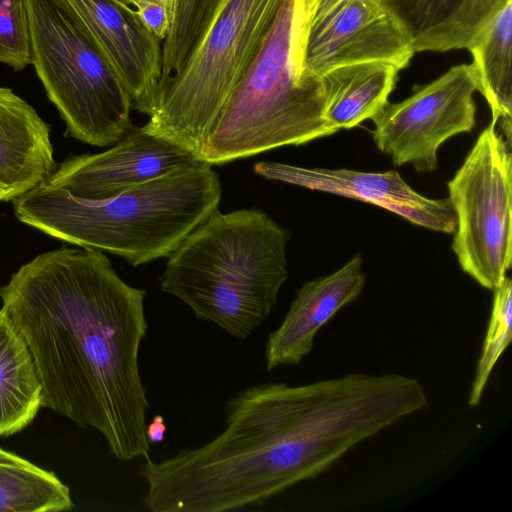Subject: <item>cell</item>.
I'll list each match as a JSON object with an SVG mask.
<instances>
[{
	"label": "cell",
	"mask_w": 512,
	"mask_h": 512,
	"mask_svg": "<svg viewBox=\"0 0 512 512\" xmlns=\"http://www.w3.org/2000/svg\"><path fill=\"white\" fill-rule=\"evenodd\" d=\"M392 373H353L290 386L265 382L230 398L206 444L139 468L152 512H225L263 504L314 479L359 443L403 420Z\"/></svg>",
	"instance_id": "1"
},
{
	"label": "cell",
	"mask_w": 512,
	"mask_h": 512,
	"mask_svg": "<svg viewBox=\"0 0 512 512\" xmlns=\"http://www.w3.org/2000/svg\"><path fill=\"white\" fill-rule=\"evenodd\" d=\"M145 296L92 248L42 253L0 288V310L39 373L42 407L95 429L121 461L150 450L139 368Z\"/></svg>",
	"instance_id": "2"
},
{
	"label": "cell",
	"mask_w": 512,
	"mask_h": 512,
	"mask_svg": "<svg viewBox=\"0 0 512 512\" xmlns=\"http://www.w3.org/2000/svg\"><path fill=\"white\" fill-rule=\"evenodd\" d=\"M211 165L199 161L104 199L44 182L13 200L16 218L53 237L105 251L132 266L168 257L221 200Z\"/></svg>",
	"instance_id": "3"
},
{
	"label": "cell",
	"mask_w": 512,
	"mask_h": 512,
	"mask_svg": "<svg viewBox=\"0 0 512 512\" xmlns=\"http://www.w3.org/2000/svg\"><path fill=\"white\" fill-rule=\"evenodd\" d=\"M286 229L259 209L215 210L168 256L162 291L244 339L269 316L288 278Z\"/></svg>",
	"instance_id": "4"
},
{
	"label": "cell",
	"mask_w": 512,
	"mask_h": 512,
	"mask_svg": "<svg viewBox=\"0 0 512 512\" xmlns=\"http://www.w3.org/2000/svg\"><path fill=\"white\" fill-rule=\"evenodd\" d=\"M312 0H284L264 43L215 120L200 160L221 165L336 132L325 118L321 77L301 67Z\"/></svg>",
	"instance_id": "5"
},
{
	"label": "cell",
	"mask_w": 512,
	"mask_h": 512,
	"mask_svg": "<svg viewBox=\"0 0 512 512\" xmlns=\"http://www.w3.org/2000/svg\"><path fill=\"white\" fill-rule=\"evenodd\" d=\"M284 0H224L184 65L159 82L146 130L202 149L222 108L259 53Z\"/></svg>",
	"instance_id": "6"
},
{
	"label": "cell",
	"mask_w": 512,
	"mask_h": 512,
	"mask_svg": "<svg viewBox=\"0 0 512 512\" xmlns=\"http://www.w3.org/2000/svg\"><path fill=\"white\" fill-rule=\"evenodd\" d=\"M32 64L66 135L105 147L131 128L132 98L76 14L61 0H27Z\"/></svg>",
	"instance_id": "7"
},
{
	"label": "cell",
	"mask_w": 512,
	"mask_h": 512,
	"mask_svg": "<svg viewBox=\"0 0 512 512\" xmlns=\"http://www.w3.org/2000/svg\"><path fill=\"white\" fill-rule=\"evenodd\" d=\"M511 188V144L491 122L448 182L457 222L452 249L486 289L499 286L511 268Z\"/></svg>",
	"instance_id": "8"
},
{
	"label": "cell",
	"mask_w": 512,
	"mask_h": 512,
	"mask_svg": "<svg viewBox=\"0 0 512 512\" xmlns=\"http://www.w3.org/2000/svg\"><path fill=\"white\" fill-rule=\"evenodd\" d=\"M475 91L478 81L473 64H461L417 87L407 99L387 102L371 118L378 149L396 166L410 164L418 172L434 171L439 147L474 128Z\"/></svg>",
	"instance_id": "9"
},
{
	"label": "cell",
	"mask_w": 512,
	"mask_h": 512,
	"mask_svg": "<svg viewBox=\"0 0 512 512\" xmlns=\"http://www.w3.org/2000/svg\"><path fill=\"white\" fill-rule=\"evenodd\" d=\"M394 18L376 0H312L301 43V67L321 77L354 63L382 61L399 70L414 55Z\"/></svg>",
	"instance_id": "10"
},
{
	"label": "cell",
	"mask_w": 512,
	"mask_h": 512,
	"mask_svg": "<svg viewBox=\"0 0 512 512\" xmlns=\"http://www.w3.org/2000/svg\"><path fill=\"white\" fill-rule=\"evenodd\" d=\"M199 161L177 143L131 126L108 150L66 159L46 182L78 197L104 199Z\"/></svg>",
	"instance_id": "11"
},
{
	"label": "cell",
	"mask_w": 512,
	"mask_h": 512,
	"mask_svg": "<svg viewBox=\"0 0 512 512\" xmlns=\"http://www.w3.org/2000/svg\"><path fill=\"white\" fill-rule=\"evenodd\" d=\"M253 170L269 180L379 206L433 231L452 234L456 230V215L448 197L431 199L423 196L394 170L379 173L345 168H305L273 161L257 162Z\"/></svg>",
	"instance_id": "12"
},
{
	"label": "cell",
	"mask_w": 512,
	"mask_h": 512,
	"mask_svg": "<svg viewBox=\"0 0 512 512\" xmlns=\"http://www.w3.org/2000/svg\"><path fill=\"white\" fill-rule=\"evenodd\" d=\"M81 20L124 83L132 107L147 114L162 73L161 41L122 0H61Z\"/></svg>",
	"instance_id": "13"
},
{
	"label": "cell",
	"mask_w": 512,
	"mask_h": 512,
	"mask_svg": "<svg viewBox=\"0 0 512 512\" xmlns=\"http://www.w3.org/2000/svg\"><path fill=\"white\" fill-rule=\"evenodd\" d=\"M362 256L354 255L337 271L305 282L297 291L282 323L265 346L268 371L297 365L311 351L317 332L365 286Z\"/></svg>",
	"instance_id": "14"
},
{
	"label": "cell",
	"mask_w": 512,
	"mask_h": 512,
	"mask_svg": "<svg viewBox=\"0 0 512 512\" xmlns=\"http://www.w3.org/2000/svg\"><path fill=\"white\" fill-rule=\"evenodd\" d=\"M56 169L50 127L10 88L0 87V201H13Z\"/></svg>",
	"instance_id": "15"
},
{
	"label": "cell",
	"mask_w": 512,
	"mask_h": 512,
	"mask_svg": "<svg viewBox=\"0 0 512 512\" xmlns=\"http://www.w3.org/2000/svg\"><path fill=\"white\" fill-rule=\"evenodd\" d=\"M397 22L414 52L469 49L512 0H376Z\"/></svg>",
	"instance_id": "16"
},
{
	"label": "cell",
	"mask_w": 512,
	"mask_h": 512,
	"mask_svg": "<svg viewBox=\"0 0 512 512\" xmlns=\"http://www.w3.org/2000/svg\"><path fill=\"white\" fill-rule=\"evenodd\" d=\"M399 69L372 61L339 66L321 76L326 95L325 118L335 130L371 119L387 102Z\"/></svg>",
	"instance_id": "17"
},
{
	"label": "cell",
	"mask_w": 512,
	"mask_h": 512,
	"mask_svg": "<svg viewBox=\"0 0 512 512\" xmlns=\"http://www.w3.org/2000/svg\"><path fill=\"white\" fill-rule=\"evenodd\" d=\"M42 398L33 356L0 310V437L27 427L42 408Z\"/></svg>",
	"instance_id": "18"
},
{
	"label": "cell",
	"mask_w": 512,
	"mask_h": 512,
	"mask_svg": "<svg viewBox=\"0 0 512 512\" xmlns=\"http://www.w3.org/2000/svg\"><path fill=\"white\" fill-rule=\"evenodd\" d=\"M512 1L491 19L468 49L478 81V91L488 102L492 123L511 144L512 132Z\"/></svg>",
	"instance_id": "19"
},
{
	"label": "cell",
	"mask_w": 512,
	"mask_h": 512,
	"mask_svg": "<svg viewBox=\"0 0 512 512\" xmlns=\"http://www.w3.org/2000/svg\"><path fill=\"white\" fill-rule=\"evenodd\" d=\"M72 507L69 488L54 473L0 448V512H56Z\"/></svg>",
	"instance_id": "20"
},
{
	"label": "cell",
	"mask_w": 512,
	"mask_h": 512,
	"mask_svg": "<svg viewBox=\"0 0 512 512\" xmlns=\"http://www.w3.org/2000/svg\"><path fill=\"white\" fill-rule=\"evenodd\" d=\"M224 0H175L174 19L162 42V82L176 73L197 47Z\"/></svg>",
	"instance_id": "21"
},
{
	"label": "cell",
	"mask_w": 512,
	"mask_h": 512,
	"mask_svg": "<svg viewBox=\"0 0 512 512\" xmlns=\"http://www.w3.org/2000/svg\"><path fill=\"white\" fill-rule=\"evenodd\" d=\"M494 290L491 317L476 367L468 404L477 406L491 372L512 338V282L505 277Z\"/></svg>",
	"instance_id": "22"
},
{
	"label": "cell",
	"mask_w": 512,
	"mask_h": 512,
	"mask_svg": "<svg viewBox=\"0 0 512 512\" xmlns=\"http://www.w3.org/2000/svg\"><path fill=\"white\" fill-rule=\"evenodd\" d=\"M0 63L15 71L32 64L27 0H0Z\"/></svg>",
	"instance_id": "23"
},
{
	"label": "cell",
	"mask_w": 512,
	"mask_h": 512,
	"mask_svg": "<svg viewBox=\"0 0 512 512\" xmlns=\"http://www.w3.org/2000/svg\"><path fill=\"white\" fill-rule=\"evenodd\" d=\"M135 10L144 25L163 42L173 23L175 0H142Z\"/></svg>",
	"instance_id": "24"
},
{
	"label": "cell",
	"mask_w": 512,
	"mask_h": 512,
	"mask_svg": "<svg viewBox=\"0 0 512 512\" xmlns=\"http://www.w3.org/2000/svg\"><path fill=\"white\" fill-rule=\"evenodd\" d=\"M166 424L162 415H156L146 426V437L150 444L163 441Z\"/></svg>",
	"instance_id": "25"
},
{
	"label": "cell",
	"mask_w": 512,
	"mask_h": 512,
	"mask_svg": "<svg viewBox=\"0 0 512 512\" xmlns=\"http://www.w3.org/2000/svg\"><path fill=\"white\" fill-rule=\"evenodd\" d=\"M123 2H125L127 5L133 7L134 9L137 7V5L142 1V0H122Z\"/></svg>",
	"instance_id": "26"
}]
</instances>
